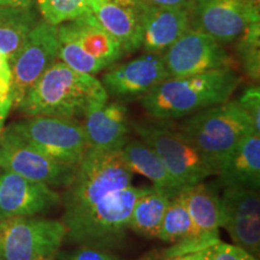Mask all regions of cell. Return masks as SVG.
<instances>
[{
    "instance_id": "cell-31",
    "label": "cell",
    "mask_w": 260,
    "mask_h": 260,
    "mask_svg": "<svg viewBox=\"0 0 260 260\" xmlns=\"http://www.w3.org/2000/svg\"><path fill=\"white\" fill-rule=\"evenodd\" d=\"M11 67L8 57L0 53V109L10 112L12 109L11 102Z\"/></svg>"
},
{
    "instance_id": "cell-33",
    "label": "cell",
    "mask_w": 260,
    "mask_h": 260,
    "mask_svg": "<svg viewBox=\"0 0 260 260\" xmlns=\"http://www.w3.org/2000/svg\"><path fill=\"white\" fill-rule=\"evenodd\" d=\"M169 260H205L203 252L197 251V252H190V253H184V254H178L175 256H171Z\"/></svg>"
},
{
    "instance_id": "cell-20",
    "label": "cell",
    "mask_w": 260,
    "mask_h": 260,
    "mask_svg": "<svg viewBox=\"0 0 260 260\" xmlns=\"http://www.w3.org/2000/svg\"><path fill=\"white\" fill-rule=\"evenodd\" d=\"M218 176L224 187L259 191L260 134L252 133L233 149L220 165Z\"/></svg>"
},
{
    "instance_id": "cell-26",
    "label": "cell",
    "mask_w": 260,
    "mask_h": 260,
    "mask_svg": "<svg viewBox=\"0 0 260 260\" xmlns=\"http://www.w3.org/2000/svg\"><path fill=\"white\" fill-rule=\"evenodd\" d=\"M237 54L249 79L260 76V21H253L237 40Z\"/></svg>"
},
{
    "instance_id": "cell-21",
    "label": "cell",
    "mask_w": 260,
    "mask_h": 260,
    "mask_svg": "<svg viewBox=\"0 0 260 260\" xmlns=\"http://www.w3.org/2000/svg\"><path fill=\"white\" fill-rule=\"evenodd\" d=\"M157 239L169 243L178 242V246L175 248V254L172 256L201 251L205 247L213 245L200 236L186 205L178 194L170 198Z\"/></svg>"
},
{
    "instance_id": "cell-19",
    "label": "cell",
    "mask_w": 260,
    "mask_h": 260,
    "mask_svg": "<svg viewBox=\"0 0 260 260\" xmlns=\"http://www.w3.org/2000/svg\"><path fill=\"white\" fill-rule=\"evenodd\" d=\"M191 5L159 8L146 5L142 18L141 48L147 53L164 52L190 28Z\"/></svg>"
},
{
    "instance_id": "cell-8",
    "label": "cell",
    "mask_w": 260,
    "mask_h": 260,
    "mask_svg": "<svg viewBox=\"0 0 260 260\" xmlns=\"http://www.w3.org/2000/svg\"><path fill=\"white\" fill-rule=\"evenodd\" d=\"M61 220L18 217L0 220V260L54 258L65 240Z\"/></svg>"
},
{
    "instance_id": "cell-1",
    "label": "cell",
    "mask_w": 260,
    "mask_h": 260,
    "mask_svg": "<svg viewBox=\"0 0 260 260\" xmlns=\"http://www.w3.org/2000/svg\"><path fill=\"white\" fill-rule=\"evenodd\" d=\"M109 96L100 80L56 60L29 89L16 109L24 116L82 118L93 104Z\"/></svg>"
},
{
    "instance_id": "cell-36",
    "label": "cell",
    "mask_w": 260,
    "mask_h": 260,
    "mask_svg": "<svg viewBox=\"0 0 260 260\" xmlns=\"http://www.w3.org/2000/svg\"><path fill=\"white\" fill-rule=\"evenodd\" d=\"M251 2L253 3V4H256V5H259V0H251Z\"/></svg>"
},
{
    "instance_id": "cell-18",
    "label": "cell",
    "mask_w": 260,
    "mask_h": 260,
    "mask_svg": "<svg viewBox=\"0 0 260 260\" xmlns=\"http://www.w3.org/2000/svg\"><path fill=\"white\" fill-rule=\"evenodd\" d=\"M82 128L88 148L100 152L121 151L129 140L128 110L123 103L93 104L82 117Z\"/></svg>"
},
{
    "instance_id": "cell-7",
    "label": "cell",
    "mask_w": 260,
    "mask_h": 260,
    "mask_svg": "<svg viewBox=\"0 0 260 260\" xmlns=\"http://www.w3.org/2000/svg\"><path fill=\"white\" fill-rule=\"evenodd\" d=\"M132 126L140 140L157 152L182 189L218 174L178 124H174L169 119H157L154 122L133 123Z\"/></svg>"
},
{
    "instance_id": "cell-17",
    "label": "cell",
    "mask_w": 260,
    "mask_h": 260,
    "mask_svg": "<svg viewBox=\"0 0 260 260\" xmlns=\"http://www.w3.org/2000/svg\"><path fill=\"white\" fill-rule=\"evenodd\" d=\"M142 0H89V12L121 45L126 54L141 48Z\"/></svg>"
},
{
    "instance_id": "cell-6",
    "label": "cell",
    "mask_w": 260,
    "mask_h": 260,
    "mask_svg": "<svg viewBox=\"0 0 260 260\" xmlns=\"http://www.w3.org/2000/svg\"><path fill=\"white\" fill-rule=\"evenodd\" d=\"M57 29L58 60L79 73L95 76L126 54L89 11L57 25Z\"/></svg>"
},
{
    "instance_id": "cell-34",
    "label": "cell",
    "mask_w": 260,
    "mask_h": 260,
    "mask_svg": "<svg viewBox=\"0 0 260 260\" xmlns=\"http://www.w3.org/2000/svg\"><path fill=\"white\" fill-rule=\"evenodd\" d=\"M0 5L31 8V6H34V0H0Z\"/></svg>"
},
{
    "instance_id": "cell-35",
    "label": "cell",
    "mask_w": 260,
    "mask_h": 260,
    "mask_svg": "<svg viewBox=\"0 0 260 260\" xmlns=\"http://www.w3.org/2000/svg\"><path fill=\"white\" fill-rule=\"evenodd\" d=\"M8 115H9L8 112L3 111V110L0 109V133H2L3 128H4V123H5V119H6V117H8Z\"/></svg>"
},
{
    "instance_id": "cell-30",
    "label": "cell",
    "mask_w": 260,
    "mask_h": 260,
    "mask_svg": "<svg viewBox=\"0 0 260 260\" xmlns=\"http://www.w3.org/2000/svg\"><path fill=\"white\" fill-rule=\"evenodd\" d=\"M54 260H123L105 249L92 248V247L79 246L70 252H58Z\"/></svg>"
},
{
    "instance_id": "cell-2",
    "label": "cell",
    "mask_w": 260,
    "mask_h": 260,
    "mask_svg": "<svg viewBox=\"0 0 260 260\" xmlns=\"http://www.w3.org/2000/svg\"><path fill=\"white\" fill-rule=\"evenodd\" d=\"M241 83L232 68L186 77H168L141 98V105L155 119H178L230 99Z\"/></svg>"
},
{
    "instance_id": "cell-13",
    "label": "cell",
    "mask_w": 260,
    "mask_h": 260,
    "mask_svg": "<svg viewBox=\"0 0 260 260\" xmlns=\"http://www.w3.org/2000/svg\"><path fill=\"white\" fill-rule=\"evenodd\" d=\"M169 77H186L230 68L232 58L206 32L189 28L162 54Z\"/></svg>"
},
{
    "instance_id": "cell-32",
    "label": "cell",
    "mask_w": 260,
    "mask_h": 260,
    "mask_svg": "<svg viewBox=\"0 0 260 260\" xmlns=\"http://www.w3.org/2000/svg\"><path fill=\"white\" fill-rule=\"evenodd\" d=\"M146 5L159 6V8H182L193 5L194 0H142Z\"/></svg>"
},
{
    "instance_id": "cell-12",
    "label": "cell",
    "mask_w": 260,
    "mask_h": 260,
    "mask_svg": "<svg viewBox=\"0 0 260 260\" xmlns=\"http://www.w3.org/2000/svg\"><path fill=\"white\" fill-rule=\"evenodd\" d=\"M253 21H260V10L251 0H194L191 5L190 28L220 45L235 42Z\"/></svg>"
},
{
    "instance_id": "cell-27",
    "label": "cell",
    "mask_w": 260,
    "mask_h": 260,
    "mask_svg": "<svg viewBox=\"0 0 260 260\" xmlns=\"http://www.w3.org/2000/svg\"><path fill=\"white\" fill-rule=\"evenodd\" d=\"M39 14L52 25H59L89 11V0H37Z\"/></svg>"
},
{
    "instance_id": "cell-4",
    "label": "cell",
    "mask_w": 260,
    "mask_h": 260,
    "mask_svg": "<svg viewBox=\"0 0 260 260\" xmlns=\"http://www.w3.org/2000/svg\"><path fill=\"white\" fill-rule=\"evenodd\" d=\"M134 172L130 170L121 151L100 152L88 148L77 165L75 176L60 197L63 219H69L104 198L132 186Z\"/></svg>"
},
{
    "instance_id": "cell-10",
    "label": "cell",
    "mask_w": 260,
    "mask_h": 260,
    "mask_svg": "<svg viewBox=\"0 0 260 260\" xmlns=\"http://www.w3.org/2000/svg\"><path fill=\"white\" fill-rule=\"evenodd\" d=\"M0 168L51 188H67L77 169L41 153L10 125L0 133Z\"/></svg>"
},
{
    "instance_id": "cell-16",
    "label": "cell",
    "mask_w": 260,
    "mask_h": 260,
    "mask_svg": "<svg viewBox=\"0 0 260 260\" xmlns=\"http://www.w3.org/2000/svg\"><path fill=\"white\" fill-rule=\"evenodd\" d=\"M60 204V194L40 182L0 168V220L34 217Z\"/></svg>"
},
{
    "instance_id": "cell-11",
    "label": "cell",
    "mask_w": 260,
    "mask_h": 260,
    "mask_svg": "<svg viewBox=\"0 0 260 260\" xmlns=\"http://www.w3.org/2000/svg\"><path fill=\"white\" fill-rule=\"evenodd\" d=\"M56 60H58L57 25L39 19L24 44L10 60L12 107H17L29 89Z\"/></svg>"
},
{
    "instance_id": "cell-29",
    "label": "cell",
    "mask_w": 260,
    "mask_h": 260,
    "mask_svg": "<svg viewBox=\"0 0 260 260\" xmlns=\"http://www.w3.org/2000/svg\"><path fill=\"white\" fill-rule=\"evenodd\" d=\"M237 103L251 119L256 134H260V89L259 86H248L245 88Z\"/></svg>"
},
{
    "instance_id": "cell-3",
    "label": "cell",
    "mask_w": 260,
    "mask_h": 260,
    "mask_svg": "<svg viewBox=\"0 0 260 260\" xmlns=\"http://www.w3.org/2000/svg\"><path fill=\"white\" fill-rule=\"evenodd\" d=\"M149 188L132 184L104 198L88 210L61 220L67 229L65 240L76 246L105 251L119 247L129 230L135 203Z\"/></svg>"
},
{
    "instance_id": "cell-37",
    "label": "cell",
    "mask_w": 260,
    "mask_h": 260,
    "mask_svg": "<svg viewBox=\"0 0 260 260\" xmlns=\"http://www.w3.org/2000/svg\"><path fill=\"white\" fill-rule=\"evenodd\" d=\"M45 260H54V258H51V259H45Z\"/></svg>"
},
{
    "instance_id": "cell-14",
    "label": "cell",
    "mask_w": 260,
    "mask_h": 260,
    "mask_svg": "<svg viewBox=\"0 0 260 260\" xmlns=\"http://www.w3.org/2000/svg\"><path fill=\"white\" fill-rule=\"evenodd\" d=\"M169 77L162 54L147 53L125 63H116L103 74L102 82L107 96L128 103L141 99Z\"/></svg>"
},
{
    "instance_id": "cell-22",
    "label": "cell",
    "mask_w": 260,
    "mask_h": 260,
    "mask_svg": "<svg viewBox=\"0 0 260 260\" xmlns=\"http://www.w3.org/2000/svg\"><path fill=\"white\" fill-rule=\"evenodd\" d=\"M178 195L186 205L200 236L210 243L219 241L218 230L222 223V210L218 195L203 182L183 188Z\"/></svg>"
},
{
    "instance_id": "cell-25",
    "label": "cell",
    "mask_w": 260,
    "mask_h": 260,
    "mask_svg": "<svg viewBox=\"0 0 260 260\" xmlns=\"http://www.w3.org/2000/svg\"><path fill=\"white\" fill-rule=\"evenodd\" d=\"M170 195L159 188L151 187L139 198L129 220V230L146 239H157Z\"/></svg>"
},
{
    "instance_id": "cell-9",
    "label": "cell",
    "mask_w": 260,
    "mask_h": 260,
    "mask_svg": "<svg viewBox=\"0 0 260 260\" xmlns=\"http://www.w3.org/2000/svg\"><path fill=\"white\" fill-rule=\"evenodd\" d=\"M10 126L41 153L63 164L77 167L88 149L80 119L27 116Z\"/></svg>"
},
{
    "instance_id": "cell-15",
    "label": "cell",
    "mask_w": 260,
    "mask_h": 260,
    "mask_svg": "<svg viewBox=\"0 0 260 260\" xmlns=\"http://www.w3.org/2000/svg\"><path fill=\"white\" fill-rule=\"evenodd\" d=\"M222 223L235 246L255 258L260 254L259 191L240 187H224L220 197Z\"/></svg>"
},
{
    "instance_id": "cell-24",
    "label": "cell",
    "mask_w": 260,
    "mask_h": 260,
    "mask_svg": "<svg viewBox=\"0 0 260 260\" xmlns=\"http://www.w3.org/2000/svg\"><path fill=\"white\" fill-rule=\"evenodd\" d=\"M38 22L39 14L34 6L0 5V53L11 60Z\"/></svg>"
},
{
    "instance_id": "cell-28",
    "label": "cell",
    "mask_w": 260,
    "mask_h": 260,
    "mask_svg": "<svg viewBox=\"0 0 260 260\" xmlns=\"http://www.w3.org/2000/svg\"><path fill=\"white\" fill-rule=\"evenodd\" d=\"M205 260H259L241 247L217 241L201 249Z\"/></svg>"
},
{
    "instance_id": "cell-23",
    "label": "cell",
    "mask_w": 260,
    "mask_h": 260,
    "mask_svg": "<svg viewBox=\"0 0 260 260\" xmlns=\"http://www.w3.org/2000/svg\"><path fill=\"white\" fill-rule=\"evenodd\" d=\"M121 154L130 170L148 178L153 187L165 190L170 198L176 197L182 190L157 152L141 140H128Z\"/></svg>"
},
{
    "instance_id": "cell-5",
    "label": "cell",
    "mask_w": 260,
    "mask_h": 260,
    "mask_svg": "<svg viewBox=\"0 0 260 260\" xmlns=\"http://www.w3.org/2000/svg\"><path fill=\"white\" fill-rule=\"evenodd\" d=\"M178 126L217 171L233 149L255 133L237 100H228L184 117Z\"/></svg>"
}]
</instances>
